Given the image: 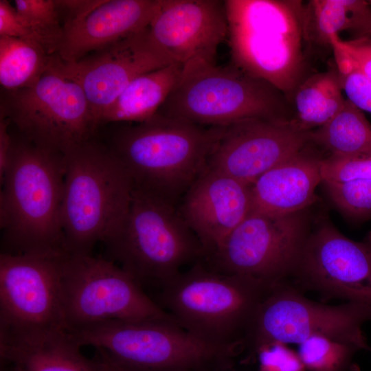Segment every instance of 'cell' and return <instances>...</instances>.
<instances>
[{
    "instance_id": "obj_1",
    "label": "cell",
    "mask_w": 371,
    "mask_h": 371,
    "mask_svg": "<svg viewBox=\"0 0 371 371\" xmlns=\"http://www.w3.org/2000/svg\"><path fill=\"white\" fill-rule=\"evenodd\" d=\"M64 177V155L22 137L14 138L9 166L1 182V252L65 253L61 225Z\"/></svg>"
},
{
    "instance_id": "obj_2",
    "label": "cell",
    "mask_w": 371,
    "mask_h": 371,
    "mask_svg": "<svg viewBox=\"0 0 371 371\" xmlns=\"http://www.w3.org/2000/svg\"><path fill=\"white\" fill-rule=\"evenodd\" d=\"M223 126H203L159 113L117 127L107 145L133 187L175 204L207 167Z\"/></svg>"
},
{
    "instance_id": "obj_3",
    "label": "cell",
    "mask_w": 371,
    "mask_h": 371,
    "mask_svg": "<svg viewBox=\"0 0 371 371\" xmlns=\"http://www.w3.org/2000/svg\"><path fill=\"white\" fill-rule=\"evenodd\" d=\"M297 0H225L231 63L289 98L309 75Z\"/></svg>"
},
{
    "instance_id": "obj_4",
    "label": "cell",
    "mask_w": 371,
    "mask_h": 371,
    "mask_svg": "<svg viewBox=\"0 0 371 371\" xmlns=\"http://www.w3.org/2000/svg\"><path fill=\"white\" fill-rule=\"evenodd\" d=\"M274 286L197 262L161 287L160 306L201 340L242 353L256 310Z\"/></svg>"
},
{
    "instance_id": "obj_5",
    "label": "cell",
    "mask_w": 371,
    "mask_h": 371,
    "mask_svg": "<svg viewBox=\"0 0 371 371\" xmlns=\"http://www.w3.org/2000/svg\"><path fill=\"white\" fill-rule=\"evenodd\" d=\"M61 207L63 246L69 255H91L121 225L133 183L107 145L93 138L64 155Z\"/></svg>"
},
{
    "instance_id": "obj_6",
    "label": "cell",
    "mask_w": 371,
    "mask_h": 371,
    "mask_svg": "<svg viewBox=\"0 0 371 371\" xmlns=\"http://www.w3.org/2000/svg\"><path fill=\"white\" fill-rule=\"evenodd\" d=\"M157 113L203 126H226L246 119L290 124L289 100L268 82L233 64L194 60Z\"/></svg>"
},
{
    "instance_id": "obj_7",
    "label": "cell",
    "mask_w": 371,
    "mask_h": 371,
    "mask_svg": "<svg viewBox=\"0 0 371 371\" xmlns=\"http://www.w3.org/2000/svg\"><path fill=\"white\" fill-rule=\"evenodd\" d=\"M103 243L105 258L142 286L153 284L161 288L183 266L205 255L174 203L135 187L121 225Z\"/></svg>"
},
{
    "instance_id": "obj_8",
    "label": "cell",
    "mask_w": 371,
    "mask_h": 371,
    "mask_svg": "<svg viewBox=\"0 0 371 371\" xmlns=\"http://www.w3.org/2000/svg\"><path fill=\"white\" fill-rule=\"evenodd\" d=\"M68 332L82 347L133 371H227L241 354L207 344L174 320L110 321Z\"/></svg>"
},
{
    "instance_id": "obj_9",
    "label": "cell",
    "mask_w": 371,
    "mask_h": 371,
    "mask_svg": "<svg viewBox=\"0 0 371 371\" xmlns=\"http://www.w3.org/2000/svg\"><path fill=\"white\" fill-rule=\"evenodd\" d=\"M60 300L67 331L110 321H175L128 272L92 254L65 255Z\"/></svg>"
},
{
    "instance_id": "obj_10",
    "label": "cell",
    "mask_w": 371,
    "mask_h": 371,
    "mask_svg": "<svg viewBox=\"0 0 371 371\" xmlns=\"http://www.w3.org/2000/svg\"><path fill=\"white\" fill-rule=\"evenodd\" d=\"M1 113L21 137L60 155L91 139L98 128L82 88L50 62L29 87L5 91Z\"/></svg>"
},
{
    "instance_id": "obj_11",
    "label": "cell",
    "mask_w": 371,
    "mask_h": 371,
    "mask_svg": "<svg viewBox=\"0 0 371 371\" xmlns=\"http://www.w3.org/2000/svg\"><path fill=\"white\" fill-rule=\"evenodd\" d=\"M371 321V308L346 302L326 305L311 300L289 283L274 286L260 304L244 342L254 356L273 342L300 344L322 335L368 350L363 325Z\"/></svg>"
},
{
    "instance_id": "obj_12",
    "label": "cell",
    "mask_w": 371,
    "mask_h": 371,
    "mask_svg": "<svg viewBox=\"0 0 371 371\" xmlns=\"http://www.w3.org/2000/svg\"><path fill=\"white\" fill-rule=\"evenodd\" d=\"M309 232L303 211L269 215L251 210L210 255V267L271 286L288 283Z\"/></svg>"
},
{
    "instance_id": "obj_13",
    "label": "cell",
    "mask_w": 371,
    "mask_h": 371,
    "mask_svg": "<svg viewBox=\"0 0 371 371\" xmlns=\"http://www.w3.org/2000/svg\"><path fill=\"white\" fill-rule=\"evenodd\" d=\"M67 254L0 255V335L65 329L60 278Z\"/></svg>"
},
{
    "instance_id": "obj_14",
    "label": "cell",
    "mask_w": 371,
    "mask_h": 371,
    "mask_svg": "<svg viewBox=\"0 0 371 371\" xmlns=\"http://www.w3.org/2000/svg\"><path fill=\"white\" fill-rule=\"evenodd\" d=\"M291 278L297 289L371 308V232L355 241L322 221L309 232Z\"/></svg>"
},
{
    "instance_id": "obj_15",
    "label": "cell",
    "mask_w": 371,
    "mask_h": 371,
    "mask_svg": "<svg viewBox=\"0 0 371 371\" xmlns=\"http://www.w3.org/2000/svg\"><path fill=\"white\" fill-rule=\"evenodd\" d=\"M51 62L82 88L98 128L104 113L135 78L175 63L151 42L147 27L75 62H63L56 54Z\"/></svg>"
},
{
    "instance_id": "obj_16",
    "label": "cell",
    "mask_w": 371,
    "mask_h": 371,
    "mask_svg": "<svg viewBox=\"0 0 371 371\" xmlns=\"http://www.w3.org/2000/svg\"><path fill=\"white\" fill-rule=\"evenodd\" d=\"M309 132L297 131L288 123L262 119L234 122L223 126L206 168L251 186L306 146Z\"/></svg>"
},
{
    "instance_id": "obj_17",
    "label": "cell",
    "mask_w": 371,
    "mask_h": 371,
    "mask_svg": "<svg viewBox=\"0 0 371 371\" xmlns=\"http://www.w3.org/2000/svg\"><path fill=\"white\" fill-rule=\"evenodd\" d=\"M147 32L175 63L216 62L218 48L227 36L225 1L161 0Z\"/></svg>"
},
{
    "instance_id": "obj_18",
    "label": "cell",
    "mask_w": 371,
    "mask_h": 371,
    "mask_svg": "<svg viewBox=\"0 0 371 371\" xmlns=\"http://www.w3.org/2000/svg\"><path fill=\"white\" fill-rule=\"evenodd\" d=\"M251 209V186L206 168L184 194L179 212L210 256Z\"/></svg>"
},
{
    "instance_id": "obj_19",
    "label": "cell",
    "mask_w": 371,
    "mask_h": 371,
    "mask_svg": "<svg viewBox=\"0 0 371 371\" xmlns=\"http://www.w3.org/2000/svg\"><path fill=\"white\" fill-rule=\"evenodd\" d=\"M161 0H104L82 19L63 27L56 54L75 62L146 28Z\"/></svg>"
},
{
    "instance_id": "obj_20",
    "label": "cell",
    "mask_w": 371,
    "mask_h": 371,
    "mask_svg": "<svg viewBox=\"0 0 371 371\" xmlns=\"http://www.w3.org/2000/svg\"><path fill=\"white\" fill-rule=\"evenodd\" d=\"M311 142L251 185L252 211L284 215L303 211L317 199L323 158Z\"/></svg>"
},
{
    "instance_id": "obj_21",
    "label": "cell",
    "mask_w": 371,
    "mask_h": 371,
    "mask_svg": "<svg viewBox=\"0 0 371 371\" xmlns=\"http://www.w3.org/2000/svg\"><path fill=\"white\" fill-rule=\"evenodd\" d=\"M65 329L0 335L1 361L9 371H103Z\"/></svg>"
},
{
    "instance_id": "obj_22",
    "label": "cell",
    "mask_w": 371,
    "mask_h": 371,
    "mask_svg": "<svg viewBox=\"0 0 371 371\" xmlns=\"http://www.w3.org/2000/svg\"><path fill=\"white\" fill-rule=\"evenodd\" d=\"M183 65L172 63L135 78L101 117L103 123H139L158 112L177 83Z\"/></svg>"
},
{
    "instance_id": "obj_23",
    "label": "cell",
    "mask_w": 371,
    "mask_h": 371,
    "mask_svg": "<svg viewBox=\"0 0 371 371\" xmlns=\"http://www.w3.org/2000/svg\"><path fill=\"white\" fill-rule=\"evenodd\" d=\"M346 98L334 63L326 71L307 76L289 98L296 130L308 132L331 120L343 108Z\"/></svg>"
},
{
    "instance_id": "obj_24",
    "label": "cell",
    "mask_w": 371,
    "mask_h": 371,
    "mask_svg": "<svg viewBox=\"0 0 371 371\" xmlns=\"http://www.w3.org/2000/svg\"><path fill=\"white\" fill-rule=\"evenodd\" d=\"M371 6L361 0H311L304 3L303 32L309 57L318 49L332 52L331 38L355 33Z\"/></svg>"
},
{
    "instance_id": "obj_25",
    "label": "cell",
    "mask_w": 371,
    "mask_h": 371,
    "mask_svg": "<svg viewBox=\"0 0 371 371\" xmlns=\"http://www.w3.org/2000/svg\"><path fill=\"white\" fill-rule=\"evenodd\" d=\"M310 142L328 155L371 154V124L347 99L325 125L309 132Z\"/></svg>"
},
{
    "instance_id": "obj_26",
    "label": "cell",
    "mask_w": 371,
    "mask_h": 371,
    "mask_svg": "<svg viewBox=\"0 0 371 371\" xmlns=\"http://www.w3.org/2000/svg\"><path fill=\"white\" fill-rule=\"evenodd\" d=\"M52 55L33 42L0 36V83L5 91L30 86L47 69Z\"/></svg>"
},
{
    "instance_id": "obj_27",
    "label": "cell",
    "mask_w": 371,
    "mask_h": 371,
    "mask_svg": "<svg viewBox=\"0 0 371 371\" xmlns=\"http://www.w3.org/2000/svg\"><path fill=\"white\" fill-rule=\"evenodd\" d=\"M359 346L328 337L313 336L298 345L297 353L308 371H348Z\"/></svg>"
},
{
    "instance_id": "obj_28",
    "label": "cell",
    "mask_w": 371,
    "mask_h": 371,
    "mask_svg": "<svg viewBox=\"0 0 371 371\" xmlns=\"http://www.w3.org/2000/svg\"><path fill=\"white\" fill-rule=\"evenodd\" d=\"M17 13L40 38L47 52L58 51L63 27L54 0H15Z\"/></svg>"
},
{
    "instance_id": "obj_29",
    "label": "cell",
    "mask_w": 371,
    "mask_h": 371,
    "mask_svg": "<svg viewBox=\"0 0 371 371\" xmlns=\"http://www.w3.org/2000/svg\"><path fill=\"white\" fill-rule=\"evenodd\" d=\"M322 183L330 199L345 215L357 221L371 218V179Z\"/></svg>"
},
{
    "instance_id": "obj_30",
    "label": "cell",
    "mask_w": 371,
    "mask_h": 371,
    "mask_svg": "<svg viewBox=\"0 0 371 371\" xmlns=\"http://www.w3.org/2000/svg\"><path fill=\"white\" fill-rule=\"evenodd\" d=\"M332 53L346 98L361 111L371 113V82L337 48L332 47Z\"/></svg>"
},
{
    "instance_id": "obj_31",
    "label": "cell",
    "mask_w": 371,
    "mask_h": 371,
    "mask_svg": "<svg viewBox=\"0 0 371 371\" xmlns=\"http://www.w3.org/2000/svg\"><path fill=\"white\" fill-rule=\"evenodd\" d=\"M322 182L371 179V154L328 155L321 161Z\"/></svg>"
},
{
    "instance_id": "obj_32",
    "label": "cell",
    "mask_w": 371,
    "mask_h": 371,
    "mask_svg": "<svg viewBox=\"0 0 371 371\" xmlns=\"http://www.w3.org/2000/svg\"><path fill=\"white\" fill-rule=\"evenodd\" d=\"M254 356L259 361L260 371H306L298 353L281 342H273L260 348Z\"/></svg>"
},
{
    "instance_id": "obj_33",
    "label": "cell",
    "mask_w": 371,
    "mask_h": 371,
    "mask_svg": "<svg viewBox=\"0 0 371 371\" xmlns=\"http://www.w3.org/2000/svg\"><path fill=\"white\" fill-rule=\"evenodd\" d=\"M331 46L337 48L350 63L371 82V40L354 38L343 40L339 35L331 38Z\"/></svg>"
},
{
    "instance_id": "obj_34",
    "label": "cell",
    "mask_w": 371,
    "mask_h": 371,
    "mask_svg": "<svg viewBox=\"0 0 371 371\" xmlns=\"http://www.w3.org/2000/svg\"><path fill=\"white\" fill-rule=\"evenodd\" d=\"M0 36L29 41L44 48L40 38L20 16L15 8L6 0H0Z\"/></svg>"
},
{
    "instance_id": "obj_35",
    "label": "cell",
    "mask_w": 371,
    "mask_h": 371,
    "mask_svg": "<svg viewBox=\"0 0 371 371\" xmlns=\"http://www.w3.org/2000/svg\"><path fill=\"white\" fill-rule=\"evenodd\" d=\"M104 0H54L63 27L89 14Z\"/></svg>"
},
{
    "instance_id": "obj_36",
    "label": "cell",
    "mask_w": 371,
    "mask_h": 371,
    "mask_svg": "<svg viewBox=\"0 0 371 371\" xmlns=\"http://www.w3.org/2000/svg\"><path fill=\"white\" fill-rule=\"evenodd\" d=\"M10 120L0 113V182L5 177L9 166L14 137L9 132Z\"/></svg>"
},
{
    "instance_id": "obj_37",
    "label": "cell",
    "mask_w": 371,
    "mask_h": 371,
    "mask_svg": "<svg viewBox=\"0 0 371 371\" xmlns=\"http://www.w3.org/2000/svg\"><path fill=\"white\" fill-rule=\"evenodd\" d=\"M95 350V355L101 361L103 371H133L115 362L104 351L98 349Z\"/></svg>"
},
{
    "instance_id": "obj_38",
    "label": "cell",
    "mask_w": 371,
    "mask_h": 371,
    "mask_svg": "<svg viewBox=\"0 0 371 371\" xmlns=\"http://www.w3.org/2000/svg\"><path fill=\"white\" fill-rule=\"evenodd\" d=\"M355 34V38L363 37L371 40V8Z\"/></svg>"
},
{
    "instance_id": "obj_39",
    "label": "cell",
    "mask_w": 371,
    "mask_h": 371,
    "mask_svg": "<svg viewBox=\"0 0 371 371\" xmlns=\"http://www.w3.org/2000/svg\"><path fill=\"white\" fill-rule=\"evenodd\" d=\"M368 350H369V351H371V347H370V346Z\"/></svg>"
},
{
    "instance_id": "obj_40",
    "label": "cell",
    "mask_w": 371,
    "mask_h": 371,
    "mask_svg": "<svg viewBox=\"0 0 371 371\" xmlns=\"http://www.w3.org/2000/svg\"><path fill=\"white\" fill-rule=\"evenodd\" d=\"M227 371H233V370H227Z\"/></svg>"
}]
</instances>
